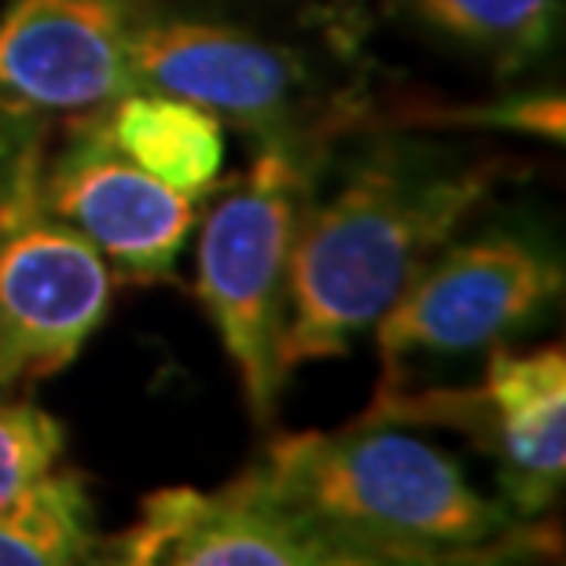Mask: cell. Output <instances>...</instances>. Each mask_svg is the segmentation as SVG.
Wrapping results in <instances>:
<instances>
[{
  "instance_id": "6da1fadb",
  "label": "cell",
  "mask_w": 566,
  "mask_h": 566,
  "mask_svg": "<svg viewBox=\"0 0 566 566\" xmlns=\"http://www.w3.org/2000/svg\"><path fill=\"white\" fill-rule=\"evenodd\" d=\"M501 166L420 133L349 129L313 169L287 273L280 376L343 357L493 191Z\"/></svg>"
},
{
  "instance_id": "7a4b0ae2",
  "label": "cell",
  "mask_w": 566,
  "mask_h": 566,
  "mask_svg": "<svg viewBox=\"0 0 566 566\" xmlns=\"http://www.w3.org/2000/svg\"><path fill=\"white\" fill-rule=\"evenodd\" d=\"M251 471L346 566L501 563L556 545L541 523H518L504 501L482 496L449 452L409 427L357 420L283 434Z\"/></svg>"
},
{
  "instance_id": "3957f363",
  "label": "cell",
  "mask_w": 566,
  "mask_h": 566,
  "mask_svg": "<svg viewBox=\"0 0 566 566\" xmlns=\"http://www.w3.org/2000/svg\"><path fill=\"white\" fill-rule=\"evenodd\" d=\"M332 147V144H327ZM327 147L265 140L243 177L213 191L196 247V294L240 371L258 423L276 412L280 335L302 202Z\"/></svg>"
},
{
  "instance_id": "277c9868",
  "label": "cell",
  "mask_w": 566,
  "mask_h": 566,
  "mask_svg": "<svg viewBox=\"0 0 566 566\" xmlns=\"http://www.w3.org/2000/svg\"><path fill=\"white\" fill-rule=\"evenodd\" d=\"M49 137V122L0 111V368L11 382L71 368L115 302V273L44 199Z\"/></svg>"
},
{
  "instance_id": "5b68a950",
  "label": "cell",
  "mask_w": 566,
  "mask_h": 566,
  "mask_svg": "<svg viewBox=\"0 0 566 566\" xmlns=\"http://www.w3.org/2000/svg\"><path fill=\"white\" fill-rule=\"evenodd\" d=\"M137 88L180 96L258 140L327 147L368 126L349 93H332L310 52L240 22L180 15L155 0L129 44Z\"/></svg>"
},
{
  "instance_id": "8992f818",
  "label": "cell",
  "mask_w": 566,
  "mask_h": 566,
  "mask_svg": "<svg viewBox=\"0 0 566 566\" xmlns=\"http://www.w3.org/2000/svg\"><path fill=\"white\" fill-rule=\"evenodd\" d=\"M559 294L563 258L537 235L493 229L449 240L379 316V387H398L412 360L507 343Z\"/></svg>"
},
{
  "instance_id": "52a82bcc",
  "label": "cell",
  "mask_w": 566,
  "mask_h": 566,
  "mask_svg": "<svg viewBox=\"0 0 566 566\" xmlns=\"http://www.w3.org/2000/svg\"><path fill=\"white\" fill-rule=\"evenodd\" d=\"M360 420L446 427L468 434L496 463L501 501L518 523H537L566 479V354L563 346H490L474 387L376 390Z\"/></svg>"
},
{
  "instance_id": "ba28073f",
  "label": "cell",
  "mask_w": 566,
  "mask_h": 566,
  "mask_svg": "<svg viewBox=\"0 0 566 566\" xmlns=\"http://www.w3.org/2000/svg\"><path fill=\"white\" fill-rule=\"evenodd\" d=\"M155 0H4L0 111L41 122L99 115L133 85L129 44Z\"/></svg>"
},
{
  "instance_id": "9c48e42d",
  "label": "cell",
  "mask_w": 566,
  "mask_h": 566,
  "mask_svg": "<svg viewBox=\"0 0 566 566\" xmlns=\"http://www.w3.org/2000/svg\"><path fill=\"white\" fill-rule=\"evenodd\" d=\"M99 115L66 122L60 147L49 144L44 199L96 247L115 276L163 283L177 273L180 251L196 229V199L122 155Z\"/></svg>"
},
{
  "instance_id": "30bf717a",
  "label": "cell",
  "mask_w": 566,
  "mask_h": 566,
  "mask_svg": "<svg viewBox=\"0 0 566 566\" xmlns=\"http://www.w3.org/2000/svg\"><path fill=\"white\" fill-rule=\"evenodd\" d=\"M104 552L99 559L115 566H346L332 541L258 485L251 468L221 490H155Z\"/></svg>"
},
{
  "instance_id": "8fae6325",
  "label": "cell",
  "mask_w": 566,
  "mask_h": 566,
  "mask_svg": "<svg viewBox=\"0 0 566 566\" xmlns=\"http://www.w3.org/2000/svg\"><path fill=\"white\" fill-rule=\"evenodd\" d=\"M107 137L126 158L188 199H202L224 174V122L180 96L129 88L104 115Z\"/></svg>"
},
{
  "instance_id": "7c38bea8",
  "label": "cell",
  "mask_w": 566,
  "mask_h": 566,
  "mask_svg": "<svg viewBox=\"0 0 566 566\" xmlns=\"http://www.w3.org/2000/svg\"><path fill=\"white\" fill-rule=\"evenodd\" d=\"M104 552L93 496L74 468L55 463L0 507V566H74Z\"/></svg>"
},
{
  "instance_id": "4fadbf2b",
  "label": "cell",
  "mask_w": 566,
  "mask_h": 566,
  "mask_svg": "<svg viewBox=\"0 0 566 566\" xmlns=\"http://www.w3.org/2000/svg\"><path fill=\"white\" fill-rule=\"evenodd\" d=\"M390 8L460 49L485 55L504 77L548 52L563 15L559 0H390Z\"/></svg>"
},
{
  "instance_id": "5bb4252c",
  "label": "cell",
  "mask_w": 566,
  "mask_h": 566,
  "mask_svg": "<svg viewBox=\"0 0 566 566\" xmlns=\"http://www.w3.org/2000/svg\"><path fill=\"white\" fill-rule=\"evenodd\" d=\"M394 129H496L518 137H541L563 144L566 137V104L563 93H526L504 96L493 104H460V107H409L390 122Z\"/></svg>"
},
{
  "instance_id": "9a60e30c",
  "label": "cell",
  "mask_w": 566,
  "mask_h": 566,
  "mask_svg": "<svg viewBox=\"0 0 566 566\" xmlns=\"http://www.w3.org/2000/svg\"><path fill=\"white\" fill-rule=\"evenodd\" d=\"M66 430L33 401L0 398V507L63 463Z\"/></svg>"
},
{
  "instance_id": "2e32d148",
  "label": "cell",
  "mask_w": 566,
  "mask_h": 566,
  "mask_svg": "<svg viewBox=\"0 0 566 566\" xmlns=\"http://www.w3.org/2000/svg\"><path fill=\"white\" fill-rule=\"evenodd\" d=\"M8 387H11V379L4 376V368H0V398H4V394H8Z\"/></svg>"
}]
</instances>
